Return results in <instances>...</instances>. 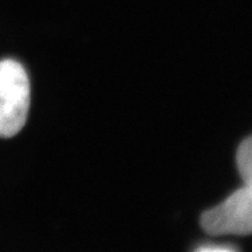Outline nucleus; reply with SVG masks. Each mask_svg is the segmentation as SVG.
Returning a JSON list of instances; mask_svg holds the SVG:
<instances>
[{"label": "nucleus", "instance_id": "obj_1", "mask_svg": "<svg viewBox=\"0 0 252 252\" xmlns=\"http://www.w3.org/2000/svg\"><path fill=\"white\" fill-rule=\"evenodd\" d=\"M30 109V82L14 60L0 61V137H13L24 127Z\"/></svg>", "mask_w": 252, "mask_h": 252}, {"label": "nucleus", "instance_id": "obj_2", "mask_svg": "<svg viewBox=\"0 0 252 252\" xmlns=\"http://www.w3.org/2000/svg\"><path fill=\"white\" fill-rule=\"evenodd\" d=\"M201 226L214 236L252 234V187L244 185L224 202L204 212Z\"/></svg>", "mask_w": 252, "mask_h": 252}, {"label": "nucleus", "instance_id": "obj_3", "mask_svg": "<svg viewBox=\"0 0 252 252\" xmlns=\"http://www.w3.org/2000/svg\"><path fill=\"white\" fill-rule=\"evenodd\" d=\"M236 161L244 185L252 187V137L247 138L239 145Z\"/></svg>", "mask_w": 252, "mask_h": 252}, {"label": "nucleus", "instance_id": "obj_4", "mask_svg": "<svg viewBox=\"0 0 252 252\" xmlns=\"http://www.w3.org/2000/svg\"><path fill=\"white\" fill-rule=\"evenodd\" d=\"M195 252H236L232 248L223 247V245H203L197 248Z\"/></svg>", "mask_w": 252, "mask_h": 252}]
</instances>
